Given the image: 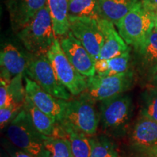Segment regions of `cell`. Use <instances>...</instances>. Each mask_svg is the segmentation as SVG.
I'll list each match as a JSON object with an SVG mask.
<instances>
[{
	"label": "cell",
	"mask_w": 157,
	"mask_h": 157,
	"mask_svg": "<svg viewBox=\"0 0 157 157\" xmlns=\"http://www.w3.org/2000/svg\"><path fill=\"white\" fill-rule=\"evenodd\" d=\"M5 129L7 140L24 152L34 157H50L44 145V135L34 126L23 107Z\"/></svg>",
	"instance_id": "cell-1"
},
{
	"label": "cell",
	"mask_w": 157,
	"mask_h": 157,
	"mask_svg": "<svg viewBox=\"0 0 157 157\" xmlns=\"http://www.w3.org/2000/svg\"><path fill=\"white\" fill-rule=\"evenodd\" d=\"M96 102L84 92L67 101L64 118L60 124L63 127H70L88 137L95 135L101 124L99 110Z\"/></svg>",
	"instance_id": "cell-2"
},
{
	"label": "cell",
	"mask_w": 157,
	"mask_h": 157,
	"mask_svg": "<svg viewBox=\"0 0 157 157\" xmlns=\"http://www.w3.org/2000/svg\"><path fill=\"white\" fill-rule=\"evenodd\" d=\"M17 34L28 52L47 54L56 38L48 7L39 10Z\"/></svg>",
	"instance_id": "cell-3"
},
{
	"label": "cell",
	"mask_w": 157,
	"mask_h": 157,
	"mask_svg": "<svg viewBox=\"0 0 157 157\" xmlns=\"http://www.w3.org/2000/svg\"><path fill=\"white\" fill-rule=\"evenodd\" d=\"M99 111L103 130L119 136L125 132L132 117V100L124 93L104 100L100 102Z\"/></svg>",
	"instance_id": "cell-4"
},
{
	"label": "cell",
	"mask_w": 157,
	"mask_h": 157,
	"mask_svg": "<svg viewBox=\"0 0 157 157\" xmlns=\"http://www.w3.org/2000/svg\"><path fill=\"white\" fill-rule=\"evenodd\" d=\"M25 75L54 97L66 101L71 99L72 95L58 79L47 54L29 52V62Z\"/></svg>",
	"instance_id": "cell-5"
},
{
	"label": "cell",
	"mask_w": 157,
	"mask_h": 157,
	"mask_svg": "<svg viewBox=\"0 0 157 157\" xmlns=\"http://www.w3.org/2000/svg\"><path fill=\"white\" fill-rule=\"evenodd\" d=\"M117 28L127 45L135 48L144 42L154 31L153 12L145 8L140 2L119 21Z\"/></svg>",
	"instance_id": "cell-6"
},
{
	"label": "cell",
	"mask_w": 157,
	"mask_h": 157,
	"mask_svg": "<svg viewBox=\"0 0 157 157\" xmlns=\"http://www.w3.org/2000/svg\"><path fill=\"white\" fill-rule=\"evenodd\" d=\"M47 56L52 63L58 79L72 96L76 97L86 91L87 78L84 76L68 60L56 36Z\"/></svg>",
	"instance_id": "cell-7"
},
{
	"label": "cell",
	"mask_w": 157,
	"mask_h": 157,
	"mask_svg": "<svg viewBox=\"0 0 157 157\" xmlns=\"http://www.w3.org/2000/svg\"><path fill=\"white\" fill-rule=\"evenodd\" d=\"M135 71L130 69L112 76H95L87 78L86 93L95 102L123 94L132 87L135 81Z\"/></svg>",
	"instance_id": "cell-8"
},
{
	"label": "cell",
	"mask_w": 157,
	"mask_h": 157,
	"mask_svg": "<svg viewBox=\"0 0 157 157\" xmlns=\"http://www.w3.org/2000/svg\"><path fill=\"white\" fill-rule=\"evenodd\" d=\"M70 31L82 43L95 62L99 60L103 36L98 19L90 17L69 18Z\"/></svg>",
	"instance_id": "cell-9"
},
{
	"label": "cell",
	"mask_w": 157,
	"mask_h": 157,
	"mask_svg": "<svg viewBox=\"0 0 157 157\" xmlns=\"http://www.w3.org/2000/svg\"><path fill=\"white\" fill-rule=\"evenodd\" d=\"M25 94L36 106L60 124L64 118L67 101L47 93L36 82L24 74Z\"/></svg>",
	"instance_id": "cell-10"
},
{
	"label": "cell",
	"mask_w": 157,
	"mask_h": 157,
	"mask_svg": "<svg viewBox=\"0 0 157 157\" xmlns=\"http://www.w3.org/2000/svg\"><path fill=\"white\" fill-rule=\"evenodd\" d=\"M132 48L133 67L143 80L151 82L157 73V31L154 29L144 42Z\"/></svg>",
	"instance_id": "cell-11"
},
{
	"label": "cell",
	"mask_w": 157,
	"mask_h": 157,
	"mask_svg": "<svg viewBox=\"0 0 157 157\" xmlns=\"http://www.w3.org/2000/svg\"><path fill=\"white\" fill-rule=\"evenodd\" d=\"M60 45L68 60L86 78L96 74L95 60L71 31L61 36Z\"/></svg>",
	"instance_id": "cell-12"
},
{
	"label": "cell",
	"mask_w": 157,
	"mask_h": 157,
	"mask_svg": "<svg viewBox=\"0 0 157 157\" xmlns=\"http://www.w3.org/2000/svg\"><path fill=\"white\" fill-rule=\"evenodd\" d=\"M29 62V52H23L10 42L4 44L0 52L1 78L8 83L13 78L24 75Z\"/></svg>",
	"instance_id": "cell-13"
},
{
	"label": "cell",
	"mask_w": 157,
	"mask_h": 157,
	"mask_svg": "<svg viewBox=\"0 0 157 157\" xmlns=\"http://www.w3.org/2000/svg\"><path fill=\"white\" fill-rule=\"evenodd\" d=\"M47 0H7L6 2L13 30L18 32L46 6Z\"/></svg>",
	"instance_id": "cell-14"
},
{
	"label": "cell",
	"mask_w": 157,
	"mask_h": 157,
	"mask_svg": "<svg viewBox=\"0 0 157 157\" xmlns=\"http://www.w3.org/2000/svg\"><path fill=\"white\" fill-rule=\"evenodd\" d=\"M130 141L137 151L146 154L157 148V121L140 116L132 128Z\"/></svg>",
	"instance_id": "cell-15"
},
{
	"label": "cell",
	"mask_w": 157,
	"mask_h": 157,
	"mask_svg": "<svg viewBox=\"0 0 157 157\" xmlns=\"http://www.w3.org/2000/svg\"><path fill=\"white\" fill-rule=\"evenodd\" d=\"M103 36L99 60H106L121 55L129 48L124 40L121 38L114 25L105 19H98Z\"/></svg>",
	"instance_id": "cell-16"
},
{
	"label": "cell",
	"mask_w": 157,
	"mask_h": 157,
	"mask_svg": "<svg viewBox=\"0 0 157 157\" xmlns=\"http://www.w3.org/2000/svg\"><path fill=\"white\" fill-rule=\"evenodd\" d=\"M23 109L28 113L34 126L41 134L48 137H63L60 132L66 134L58 124L38 109L27 96H25Z\"/></svg>",
	"instance_id": "cell-17"
},
{
	"label": "cell",
	"mask_w": 157,
	"mask_h": 157,
	"mask_svg": "<svg viewBox=\"0 0 157 157\" xmlns=\"http://www.w3.org/2000/svg\"><path fill=\"white\" fill-rule=\"evenodd\" d=\"M140 2V0H98L100 17L117 26L119 21Z\"/></svg>",
	"instance_id": "cell-18"
},
{
	"label": "cell",
	"mask_w": 157,
	"mask_h": 157,
	"mask_svg": "<svg viewBox=\"0 0 157 157\" xmlns=\"http://www.w3.org/2000/svg\"><path fill=\"white\" fill-rule=\"evenodd\" d=\"M56 36H63L70 31L69 0H47Z\"/></svg>",
	"instance_id": "cell-19"
},
{
	"label": "cell",
	"mask_w": 157,
	"mask_h": 157,
	"mask_svg": "<svg viewBox=\"0 0 157 157\" xmlns=\"http://www.w3.org/2000/svg\"><path fill=\"white\" fill-rule=\"evenodd\" d=\"M131 48L120 56L115 58L98 60L95 62V68L96 74L100 76H112L126 72L132 69L130 63L132 62Z\"/></svg>",
	"instance_id": "cell-20"
},
{
	"label": "cell",
	"mask_w": 157,
	"mask_h": 157,
	"mask_svg": "<svg viewBox=\"0 0 157 157\" xmlns=\"http://www.w3.org/2000/svg\"><path fill=\"white\" fill-rule=\"evenodd\" d=\"M71 145L74 157H91L92 147L90 137L70 127H63Z\"/></svg>",
	"instance_id": "cell-21"
},
{
	"label": "cell",
	"mask_w": 157,
	"mask_h": 157,
	"mask_svg": "<svg viewBox=\"0 0 157 157\" xmlns=\"http://www.w3.org/2000/svg\"><path fill=\"white\" fill-rule=\"evenodd\" d=\"M69 18L90 17L100 19L98 0H69Z\"/></svg>",
	"instance_id": "cell-22"
},
{
	"label": "cell",
	"mask_w": 157,
	"mask_h": 157,
	"mask_svg": "<svg viewBox=\"0 0 157 157\" xmlns=\"http://www.w3.org/2000/svg\"><path fill=\"white\" fill-rule=\"evenodd\" d=\"M91 143V157H118L114 143L105 135H94L90 137Z\"/></svg>",
	"instance_id": "cell-23"
},
{
	"label": "cell",
	"mask_w": 157,
	"mask_h": 157,
	"mask_svg": "<svg viewBox=\"0 0 157 157\" xmlns=\"http://www.w3.org/2000/svg\"><path fill=\"white\" fill-rule=\"evenodd\" d=\"M44 145L50 153V157H74L71 142L67 137L44 135Z\"/></svg>",
	"instance_id": "cell-24"
},
{
	"label": "cell",
	"mask_w": 157,
	"mask_h": 157,
	"mask_svg": "<svg viewBox=\"0 0 157 157\" xmlns=\"http://www.w3.org/2000/svg\"><path fill=\"white\" fill-rule=\"evenodd\" d=\"M140 116L157 121V87L153 86L143 92L141 96Z\"/></svg>",
	"instance_id": "cell-25"
},
{
	"label": "cell",
	"mask_w": 157,
	"mask_h": 157,
	"mask_svg": "<svg viewBox=\"0 0 157 157\" xmlns=\"http://www.w3.org/2000/svg\"><path fill=\"white\" fill-rule=\"evenodd\" d=\"M24 75H19L13 78L9 83V90L13 103L17 105H23L25 100V85L23 84Z\"/></svg>",
	"instance_id": "cell-26"
},
{
	"label": "cell",
	"mask_w": 157,
	"mask_h": 157,
	"mask_svg": "<svg viewBox=\"0 0 157 157\" xmlns=\"http://www.w3.org/2000/svg\"><path fill=\"white\" fill-rule=\"evenodd\" d=\"M23 105L15 104L0 109V126L1 129H5L11 122L23 109Z\"/></svg>",
	"instance_id": "cell-27"
},
{
	"label": "cell",
	"mask_w": 157,
	"mask_h": 157,
	"mask_svg": "<svg viewBox=\"0 0 157 157\" xmlns=\"http://www.w3.org/2000/svg\"><path fill=\"white\" fill-rule=\"evenodd\" d=\"M10 93L9 90V83L3 78L0 80V109L13 105Z\"/></svg>",
	"instance_id": "cell-28"
},
{
	"label": "cell",
	"mask_w": 157,
	"mask_h": 157,
	"mask_svg": "<svg viewBox=\"0 0 157 157\" xmlns=\"http://www.w3.org/2000/svg\"><path fill=\"white\" fill-rule=\"evenodd\" d=\"M3 147L10 157H34L14 146L8 140H4Z\"/></svg>",
	"instance_id": "cell-29"
},
{
	"label": "cell",
	"mask_w": 157,
	"mask_h": 157,
	"mask_svg": "<svg viewBox=\"0 0 157 157\" xmlns=\"http://www.w3.org/2000/svg\"><path fill=\"white\" fill-rule=\"evenodd\" d=\"M141 4L146 10L154 12L157 10V0H140Z\"/></svg>",
	"instance_id": "cell-30"
},
{
	"label": "cell",
	"mask_w": 157,
	"mask_h": 157,
	"mask_svg": "<svg viewBox=\"0 0 157 157\" xmlns=\"http://www.w3.org/2000/svg\"><path fill=\"white\" fill-rule=\"evenodd\" d=\"M153 17H154V30L157 31V10L153 12Z\"/></svg>",
	"instance_id": "cell-31"
},
{
	"label": "cell",
	"mask_w": 157,
	"mask_h": 157,
	"mask_svg": "<svg viewBox=\"0 0 157 157\" xmlns=\"http://www.w3.org/2000/svg\"><path fill=\"white\" fill-rule=\"evenodd\" d=\"M148 157H157V148L153 149L148 154H146Z\"/></svg>",
	"instance_id": "cell-32"
},
{
	"label": "cell",
	"mask_w": 157,
	"mask_h": 157,
	"mask_svg": "<svg viewBox=\"0 0 157 157\" xmlns=\"http://www.w3.org/2000/svg\"><path fill=\"white\" fill-rule=\"evenodd\" d=\"M151 83L153 86H156V87H157V73L156 75L154 76V77L153 78V79L151 80Z\"/></svg>",
	"instance_id": "cell-33"
},
{
	"label": "cell",
	"mask_w": 157,
	"mask_h": 157,
	"mask_svg": "<svg viewBox=\"0 0 157 157\" xmlns=\"http://www.w3.org/2000/svg\"><path fill=\"white\" fill-rule=\"evenodd\" d=\"M118 157H120V156H118Z\"/></svg>",
	"instance_id": "cell-34"
}]
</instances>
